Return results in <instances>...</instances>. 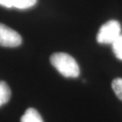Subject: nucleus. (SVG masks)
<instances>
[{
	"label": "nucleus",
	"mask_w": 122,
	"mask_h": 122,
	"mask_svg": "<svg viewBox=\"0 0 122 122\" xmlns=\"http://www.w3.org/2000/svg\"><path fill=\"white\" fill-rule=\"evenodd\" d=\"M113 50L117 58L122 60V34L119 36L112 44Z\"/></svg>",
	"instance_id": "0eeeda50"
},
{
	"label": "nucleus",
	"mask_w": 122,
	"mask_h": 122,
	"mask_svg": "<svg viewBox=\"0 0 122 122\" xmlns=\"http://www.w3.org/2000/svg\"><path fill=\"white\" fill-rule=\"evenodd\" d=\"M37 0H12V6L17 9L25 10L33 6Z\"/></svg>",
	"instance_id": "423d86ee"
},
{
	"label": "nucleus",
	"mask_w": 122,
	"mask_h": 122,
	"mask_svg": "<svg viewBox=\"0 0 122 122\" xmlns=\"http://www.w3.org/2000/svg\"><path fill=\"white\" fill-rule=\"evenodd\" d=\"M11 91L9 86L4 81H0V106L6 104L10 98Z\"/></svg>",
	"instance_id": "39448f33"
},
{
	"label": "nucleus",
	"mask_w": 122,
	"mask_h": 122,
	"mask_svg": "<svg viewBox=\"0 0 122 122\" xmlns=\"http://www.w3.org/2000/svg\"><path fill=\"white\" fill-rule=\"evenodd\" d=\"M21 44V37L15 30L0 23V45L14 48Z\"/></svg>",
	"instance_id": "7ed1b4c3"
},
{
	"label": "nucleus",
	"mask_w": 122,
	"mask_h": 122,
	"mask_svg": "<svg viewBox=\"0 0 122 122\" xmlns=\"http://www.w3.org/2000/svg\"><path fill=\"white\" fill-rule=\"evenodd\" d=\"M112 88L117 97L122 101V79L117 78L112 82Z\"/></svg>",
	"instance_id": "6e6552de"
},
{
	"label": "nucleus",
	"mask_w": 122,
	"mask_h": 122,
	"mask_svg": "<svg viewBox=\"0 0 122 122\" xmlns=\"http://www.w3.org/2000/svg\"><path fill=\"white\" fill-rule=\"evenodd\" d=\"M21 122H44L40 113L33 108H29L21 117Z\"/></svg>",
	"instance_id": "20e7f679"
},
{
	"label": "nucleus",
	"mask_w": 122,
	"mask_h": 122,
	"mask_svg": "<svg viewBox=\"0 0 122 122\" xmlns=\"http://www.w3.org/2000/svg\"><path fill=\"white\" fill-rule=\"evenodd\" d=\"M120 23L116 20H110L103 24L97 33V41L99 44H113V41L121 35Z\"/></svg>",
	"instance_id": "f03ea898"
},
{
	"label": "nucleus",
	"mask_w": 122,
	"mask_h": 122,
	"mask_svg": "<svg viewBox=\"0 0 122 122\" xmlns=\"http://www.w3.org/2000/svg\"><path fill=\"white\" fill-rule=\"evenodd\" d=\"M0 5L7 8H10L12 6V0H0Z\"/></svg>",
	"instance_id": "1a4fd4ad"
},
{
	"label": "nucleus",
	"mask_w": 122,
	"mask_h": 122,
	"mask_svg": "<svg viewBox=\"0 0 122 122\" xmlns=\"http://www.w3.org/2000/svg\"><path fill=\"white\" fill-rule=\"evenodd\" d=\"M50 62L63 76L76 78L79 75V67L76 60L67 53H54L51 56Z\"/></svg>",
	"instance_id": "f257e3e1"
}]
</instances>
